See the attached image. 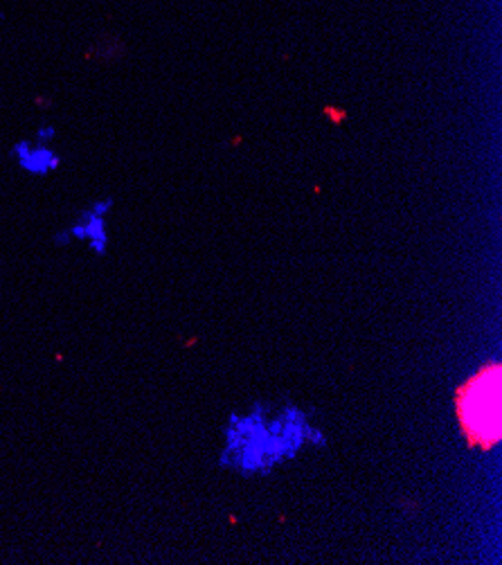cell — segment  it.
Masks as SVG:
<instances>
[{
    "instance_id": "obj_1",
    "label": "cell",
    "mask_w": 502,
    "mask_h": 565,
    "mask_svg": "<svg viewBox=\"0 0 502 565\" xmlns=\"http://www.w3.org/2000/svg\"><path fill=\"white\" fill-rule=\"evenodd\" d=\"M327 441V433L298 404L255 402L233 413L223 428L218 467L246 478L268 476Z\"/></svg>"
},
{
    "instance_id": "obj_2",
    "label": "cell",
    "mask_w": 502,
    "mask_h": 565,
    "mask_svg": "<svg viewBox=\"0 0 502 565\" xmlns=\"http://www.w3.org/2000/svg\"><path fill=\"white\" fill-rule=\"evenodd\" d=\"M458 417L473 444L491 448L500 441V365L480 370L458 397Z\"/></svg>"
},
{
    "instance_id": "obj_3",
    "label": "cell",
    "mask_w": 502,
    "mask_h": 565,
    "mask_svg": "<svg viewBox=\"0 0 502 565\" xmlns=\"http://www.w3.org/2000/svg\"><path fill=\"white\" fill-rule=\"evenodd\" d=\"M116 210L114 196H97L88 205H84L77 216L52 237L54 246L68 248L73 244L84 246L93 257H104L110 248V231L108 218Z\"/></svg>"
},
{
    "instance_id": "obj_4",
    "label": "cell",
    "mask_w": 502,
    "mask_h": 565,
    "mask_svg": "<svg viewBox=\"0 0 502 565\" xmlns=\"http://www.w3.org/2000/svg\"><path fill=\"white\" fill-rule=\"evenodd\" d=\"M10 160L21 174L30 179H47L64 167V156L57 147L43 145L32 136L21 138L10 147Z\"/></svg>"
},
{
    "instance_id": "obj_5",
    "label": "cell",
    "mask_w": 502,
    "mask_h": 565,
    "mask_svg": "<svg viewBox=\"0 0 502 565\" xmlns=\"http://www.w3.org/2000/svg\"><path fill=\"white\" fill-rule=\"evenodd\" d=\"M32 138L39 140V142H43V145H54V142H57V138H60V129H57V125L43 122V125L36 127V131L32 134Z\"/></svg>"
}]
</instances>
